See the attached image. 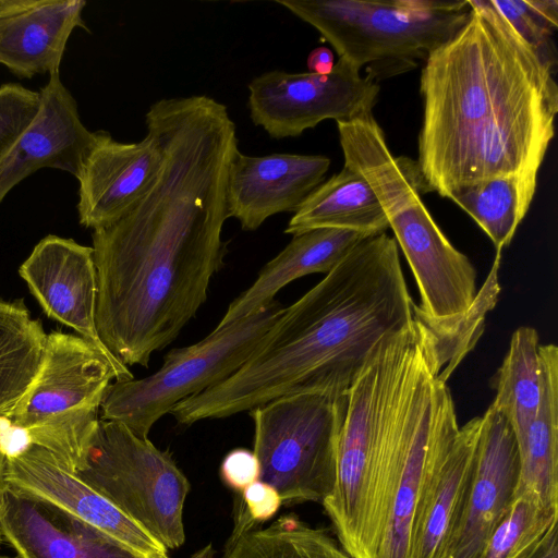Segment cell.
Listing matches in <instances>:
<instances>
[{"instance_id":"obj_1","label":"cell","mask_w":558,"mask_h":558,"mask_svg":"<svg viewBox=\"0 0 558 558\" xmlns=\"http://www.w3.org/2000/svg\"><path fill=\"white\" fill-rule=\"evenodd\" d=\"M145 123L160 147L156 178L92 233L98 335L128 367H147L206 302L225 264L226 183L239 148L227 107L205 95L160 99Z\"/></svg>"},{"instance_id":"obj_2","label":"cell","mask_w":558,"mask_h":558,"mask_svg":"<svg viewBox=\"0 0 558 558\" xmlns=\"http://www.w3.org/2000/svg\"><path fill=\"white\" fill-rule=\"evenodd\" d=\"M461 28L421 72L415 160L424 192L538 172L555 134V63L526 43L493 0H468Z\"/></svg>"},{"instance_id":"obj_3","label":"cell","mask_w":558,"mask_h":558,"mask_svg":"<svg viewBox=\"0 0 558 558\" xmlns=\"http://www.w3.org/2000/svg\"><path fill=\"white\" fill-rule=\"evenodd\" d=\"M414 305L396 240L386 232L369 235L284 307L234 374L179 402L170 414L190 426L280 397L347 395L379 344L412 326Z\"/></svg>"},{"instance_id":"obj_4","label":"cell","mask_w":558,"mask_h":558,"mask_svg":"<svg viewBox=\"0 0 558 558\" xmlns=\"http://www.w3.org/2000/svg\"><path fill=\"white\" fill-rule=\"evenodd\" d=\"M452 371L439 332L415 317L381 435L377 558H412L422 507L459 430L446 385Z\"/></svg>"},{"instance_id":"obj_5","label":"cell","mask_w":558,"mask_h":558,"mask_svg":"<svg viewBox=\"0 0 558 558\" xmlns=\"http://www.w3.org/2000/svg\"><path fill=\"white\" fill-rule=\"evenodd\" d=\"M377 82L416 66L465 23L468 1L277 0Z\"/></svg>"},{"instance_id":"obj_6","label":"cell","mask_w":558,"mask_h":558,"mask_svg":"<svg viewBox=\"0 0 558 558\" xmlns=\"http://www.w3.org/2000/svg\"><path fill=\"white\" fill-rule=\"evenodd\" d=\"M413 330L414 323L384 340L347 392L335 484L322 505L338 542L353 558H377L381 538L376 515L381 434Z\"/></svg>"},{"instance_id":"obj_7","label":"cell","mask_w":558,"mask_h":558,"mask_svg":"<svg viewBox=\"0 0 558 558\" xmlns=\"http://www.w3.org/2000/svg\"><path fill=\"white\" fill-rule=\"evenodd\" d=\"M112 379L126 380L86 340L57 330L48 333L34 379L3 421L14 430L13 436H3L8 451L35 445L74 471L100 420Z\"/></svg>"},{"instance_id":"obj_8","label":"cell","mask_w":558,"mask_h":558,"mask_svg":"<svg viewBox=\"0 0 558 558\" xmlns=\"http://www.w3.org/2000/svg\"><path fill=\"white\" fill-rule=\"evenodd\" d=\"M356 169L376 194L412 269L422 315L438 324L464 320L477 299L476 270L449 242L422 202L415 161L379 147L364 156Z\"/></svg>"},{"instance_id":"obj_9","label":"cell","mask_w":558,"mask_h":558,"mask_svg":"<svg viewBox=\"0 0 558 558\" xmlns=\"http://www.w3.org/2000/svg\"><path fill=\"white\" fill-rule=\"evenodd\" d=\"M73 472L168 550L183 545L190 482L148 437L100 418Z\"/></svg>"},{"instance_id":"obj_10","label":"cell","mask_w":558,"mask_h":558,"mask_svg":"<svg viewBox=\"0 0 558 558\" xmlns=\"http://www.w3.org/2000/svg\"><path fill=\"white\" fill-rule=\"evenodd\" d=\"M283 310L275 299L247 317L216 327L194 344L170 350L153 374L111 383L101 402L100 418L122 423L136 435L148 437L156 422L179 402L234 374Z\"/></svg>"},{"instance_id":"obj_11","label":"cell","mask_w":558,"mask_h":558,"mask_svg":"<svg viewBox=\"0 0 558 558\" xmlns=\"http://www.w3.org/2000/svg\"><path fill=\"white\" fill-rule=\"evenodd\" d=\"M347 395L299 393L250 410L259 481L282 502H322L332 490Z\"/></svg>"},{"instance_id":"obj_12","label":"cell","mask_w":558,"mask_h":558,"mask_svg":"<svg viewBox=\"0 0 558 558\" xmlns=\"http://www.w3.org/2000/svg\"><path fill=\"white\" fill-rule=\"evenodd\" d=\"M248 92L252 122L280 140L327 119L349 121L373 112L379 85L339 58L328 74L265 72L251 81Z\"/></svg>"},{"instance_id":"obj_13","label":"cell","mask_w":558,"mask_h":558,"mask_svg":"<svg viewBox=\"0 0 558 558\" xmlns=\"http://www.w3.org/2000/svg\"><path fill=\"white\" fill-rule=\"evenodd\" d=\"M45 314L77 332L124 375L133 374L104 344L96 326L97 272L94 250L73 239L48 234L19 268Z\"/></svg>"},{"instance_id":"obj_14","label":"cell","mask_w":558,"mask_h":558,"mask_svg":"<svg viewBox=\"0 0 558 558\" xmlns=\"http://www.w3.org/2000/svg\"><path fill=\"white\" fill-rule=\"evenodd\" d=\"M519 468L513 430L490 404L482 416L470 487L438 558H481L513 499Z\"/></svg>"},{"instance_id":"obj_15","label":"cell","mask_w":558,"mask_h":558,"mask_svg":"<svg viewBox=\"0 0 558 558\" xmlns=\"http://www.w3.org/2000/svg\"><path fill=\"white\" fill-rule=\"evenodd\" d=\"M4 481L58 505L125 544L142 558H170L161 543L41 447L26 445L7 454Z\"/></svg>"},{"instance_id":"obj_16","label":"cell","mask_w":558,"mask_h":558,"mask_svg":"<svg viewBox=\"0 0 558 558\" xmlns=\"http://www.w3.org/2000/svg\"><path fill=\"white\" fill-rule=\"evenodd\" d=\"M0 532L19 558H142L58 505L4 484Z\"/></svg>"},{"instance_id":"obj_17","label":"cell","mask_w":558,"mask_h":558,"mask_svg":"<svg viewBox=\"0 0 558 558\" xmlns=\"http://www.w3.org/2000/svg\"><path fill=\"white\" fill-rule=\"evenodd\" d=\"M330 159L320 155L271 154L248 156L238 148L228 167V218L244 231L257 230L269 217L295 211L324 182Z\"/></svg>"},{"instance_id":"obj_18","label":"cell","mask_w":558,"mask_h":558,"mask_svg":"<svg viewBox=\"0 0 558 558\" xmlns=\"http://www.w3.org/2000/svg\"><path fill=\"white\" fill-rule=\"evenodd\" d=\"M156 136L147 131L137 143H120L106 131L87 154L78 180V221L93 230L129 211L147 192L160 167Z\"/></svg>"},{"instance_id":"obj_19","label":"cell","mask_w":558,"mask_h":558,"mask_svg":"<svg viewBox=\"0 0 558 558\" xmlns=\"http://www.w3.org/2000/svg\"><path fill=\"white\" fill-rule=\"evenodd\" d=\"M40 111L0 161V204L22 180L43 168L66 171L75 178L96 143L97 131L82 122L77 102L60 77L49 75L40 90Z\"/></svg>"},{"instance_id":"obj_20","label":"cell","mask_w":558,"mask_h":558,"mask_svg":"<svg viewBox=\"0 0 558 558\" xmlns=\"http://www.w3.org/2000/svg\"><path fill=\"white\" fill-rule=\"evenodd\" d=\"M84 0H31L0 15V64L12 74L32 78L60 72L70 35L88 31L82 13Z\"/></svg>"},{"instance_id":"obj_21","label":"cell","mask_w":558,"mask_h":558,"mask_svg":"<svg viewBox=\"0 0 558 558\" xmlns=\"http://www.w3.org/2000/svg\"><path fill=\"white\" fill-rule=\"evenodd\" d=\"M369 235L343 229H314L296 235L259 271L254 282L228 306L217 327L247 317L275 300L301 277L328 274L357 243Z\"/></svg>"},{"instance_id":"obj_22","label":"cell","mask_w":558,"mask_h":558,"mask_svg":"<svg viewBox=\"0 0 558 558\" xmlns=\"http://www.w3.org/2000/svg\"><path fill=\"white\" fill-rule=\"evenodd\" d=\"M481 425L476 416L459 427L422 507L412 558H438L471 484Z\"/></svg>"},{"instance_id":"obj_23","label":"cell","mask_w":558,"mask_h":558,"mask_svg":"<svg viewBox=\"0 0 558 558\" xmlns=\"http://www.w3.org/2000/svg\"><path fill=\"white\" fill-rule=\"evenodd\" d=\"M343 229L365 235L386 232L387 216L369 183L355 169L343 168L320 183L295 209L284 233Z\"/></svg>"},{"instance_id":"obj_24","label":"cell","mask_w":558,"mask_h":558,"mask_svg":"<svg viewBox=\"0 0 558 558\" xmlns=\"http://www.w3.org/2000/svg\"><path fill=\"white\" fill-rule=\"evenodd\" d=\"M543 391L537 414L518 445L519 477L513 496L533 495L546 509H558V349L538 348Z\"/></svg>"},{"instance_id":"obj_25","label":"cell","mask_w":558,"mask_h":558,"mask_svg":"<svg viewBox=\"0 0 558 558\" xmlns=\"http://www.w3.org/2000/svg\"><path fill=\"white\" fill-rule=\"evenodd\" d=\"M538 172H521L463 185L448 199L468 213L494 243L509 245L533 201Z\"/></svg>"},{"instance_id":"obj_26","label":"cell","mask_w":558,"mask_h":558,"mask_svg":"<svg viewBox=\"0 0 558 558\" xmlns=\"http://www.w3.org/2000/svg\"><path fill=\"white\" fill-rule=\"evenodd\" d=\"M539 345L534 328H518L493 378L496 397L492 405L508 420L517 445L523 441L539 408L543 391Z\"/></svg>"},{"instance_id":"obj_27","label":"cell","mask_w":558,"mask_h":558,"mask_svg":"<svg viewBox=\"0 0 558 558\" xmlns=\"http://www.w3.org/2000/svg\"><path fill=\"white\" fill-rule=\"evenodd\" d=\"M46 336L23 300L0 298V422L8 418L34 379Z\"/></svg>"},{"instance_id":"obj_28","label":"cell","mask_w":558,"mask_h":558,"mask_svg":"<svg viewBox=\"0 0 558 558\" xmlns=\"http://www.w3.org/2000/svg\"><path fill=\"white\" fill-rule=\"evenodd\" d=\"M223 558H353L330 534L293 514L266 527L235 529Z\"/></svg>"},{"instance_id":"obj_29","label":"cell","mask_w":558,"mask_h":558,"mask_svg":"<svg viewBox=\"0 0 558 558\" xmlns=\"http://www.w3.org/2000/svg\"><path fill=\"white\" fill-rule=\"evenodd\" d=\"M558 519V509H546L531 494L513 499L488 538L481 558H517Z\"/></svg>"},{"instance_id":"obj_30","label":"cell","mask_w":558,"mask_h":558,"mask_svg":"<svg viewBox=\"0 0 558 558\" xmlns=\"http://www.w3.org/2000/svg\"><path fill=\"white\" fill-rule=\"evenodd\" d=\"M493 2L526 43L555 62L551 37L558 26V1L493 0Z\"/></svg>"},{"instance_id":"obj_31","label":"cell","mask_w":558,"mask_h":558,"mask_svg":"<svg viewBox=\"0 0 558 558\" xmlns=\"http://www.w3.org/2000/svg\"><path fill=\"white\" fill-rule=\"evenodd\" d=\"M40 107V92L17 83L0 86V161L33 124Z\"/></svg>"},{"instance_id":"obj_32","label":"cell","mask_w":558,"mask_h":558,"mask_svg":"<svg viewBox=\"0 0 558 558\" xmlns=\"http://www.w3.org/2000/svg\"><path fill=\"white\" fill-rule=\"evenodd\" d=\"M242 504L244 508L240 507L239 517L244 518L248 524L256 525L272 518L282 499L271 485L256 481L242 490Z\"/></svg>"},{"instance_id":"obj_33","label":"cell","mask_w":558,"mask_h":558,"mask_svg":"<svg viewBox=\"0 0 558 558\" xmlns=\"http://www.w3.org/2000/svg\"><path fill=\"white\" fill-rule=\"evenodd\" d=\"M220 473L223 482L235 490H244L259 481L260 468L253 451L238 448L231 450L222 460Z\"/></svg>"},{"instance_id":"obj_34","label":"cell","mask_w":558,"mask_h":558,"mask_svg":"<svg viewBox=\"0 0 558 558\" xmlns=\"http://www.w3.org/2000/svg\"><path fill=\"white\" fill-rule=\"evenodd\" d=\"M558 519L517 558H558Z\"/></svg>"},{"instance_id":"obj_35","label":"cell","mask_w":558,"mask_h":558,"mask_svg":"<svg viewBox=\"0 0 558 558\" xmlns=\"http://www.w3.org/2000/svg\"><path fill=\"white\" fill-rule=\"evenodd\" d=\"M333 65V53L327 47H317L307 57V68L311 73L328 74Z\"/></svg>"},{"instance_id":"obj_36","label":"cell","mask_w":558,"mask_h":558,"mask_svg":"<svg viewBox=\"0 0 558 558\" xmlns=\"http://www.w3.org/2000/svg\"><path fill=\"white\" fill-rule=\"evenodd\" d=\"M31 0H0V15L26 5Z\"/></svg>"},{"instance_id":"obj_37","label":"cell","mask_w":558,"mask_h":558,"mask_svg":"<svg viewBox=\"0 0 558 558\" xmlns=\"http://www.w3.org/2000/svg\"><path fill=\"white\" fill-rule=\"evenodd\" d=\"M215 555V550L213 548V545L209 543L203 548L195 551L193 555H191L189 558H213Z\"/></svg>"},{"instance_id":"obj_38","label":"cell","mask_w":558,"mask_h":558,"mask_svg":"<svg viewBox=\"0 0 558 558\" xmlns=\"http://www.w3.org/2000/svg\"><path fill=\"white\" fill-rule=\"evenodd\" d=\"M5 458H7V454L2 448V445L0 444V489L5 484V481H4Z\"/></svg>"},{"instance_id":"obj_39","label":"cell","mask_w":558,"mask_h":558,"mask_svg":"<svg viewBox=\"0 0 558 558\" xmlns=\"http://www.w3.org/2000/svg\"><path fill=\"white\" fill-rule=\"evenodd\" d=\"M0 558H19V557H7V556H0Z\"/></svg>"},{"instance_id":"obj_40","label":"cell","mask_w":558,"mask_h":558,"mask_svg":"<svg viewBox=\"0 0 558 558\" xmlns=\"http://www.w3.org/2000/svg\"><path fill=\"white\" fill-rule=\"evenodd\" d=\"M2 539H3V538H2V535H1V532H0V543L2 542Z\"/></svg>"}]
</instances>
